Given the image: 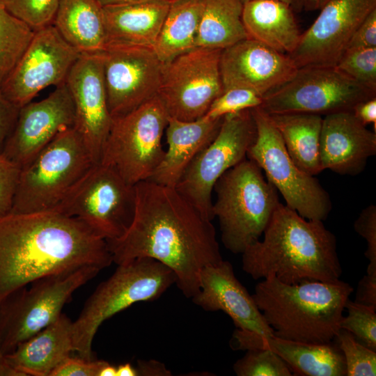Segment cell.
<instances>
[{"label":"cell","mask_w":376,"mask_h":376,"mask_svg":"<svg viewBox=\"0 0 376 376\" xmlns=\"http://www.w3.org/2000/svg\"><path fill=\"white\" fill-rule=\"evenodd\" d=\"M134 189L130 226L120 237L107 241L113 263L155 259L173 272L182 293L193 297L202 269L223 260L212 221L175 187L147 180Z\"/></svg>","instance_id":"6da1fadb"},{"label":"cell","mask_w":376,"mask_h":376,"mask_svg":"<svg viewBox=\"0 0 376 376\" xmlns=\"http://www.w3.org/2000/svg\"><path fill=\"white\" fill-rule=\"evenodd\" d=\"M112 263L107 241L77 218L56 210L0 217V305L42 277Z\"/></svg>","instance_id":"7a4b0ae2"},{"label":"cell","mask_w":376,"mask_h":376,"mask_svg":"<svg viewBox=\"0 0 376 376\" xmlns=\"http://www.w3.org/2000/svg\"><path fill=\"white\" fill-rule=\"evenodd\" d=\"M263 235L242 253V269L253 279L274 277L286 284L340 279L336 239L323 221L306 219L280 203Z\"/></svg>","instance_id":"3957f363"},{"label":"cell","mask_w":376,"mask_h":376,"mask_svg":"<svg viewBox=\"0 0 376 376\" xmlns=\"http://www.w3.org/2000/svg\"><path fill=\"white\" fill-rule=\"evenodd\" d=\"M353 288L340 279L286 284L272 277L255 286L252 297L273 331L288 340L334 341Z\"/></svg>","instance_id":"277c9868"},{"label":"cell","mask_w":376,"mask_h":376,"mask_svg":"<svg viewBox=\"0 0 376 376\" xmlns=\"http://www.w3.org/2000/svg\"><path fill=\"white\" fill-rule=\"evenodd\" d=\"M212 203L224 246L242 253L260 240L280 203L278 191L261 169L245 159L226 171L216 182Z\"/></svg>","instance_id":"5b68a950"},{"label":"cell","mask_w":376,"mask_h":376,"mask_svg":"<svg viewBox=\"0 0 376 376\" xmlns=\"http://www.w3.org/2000/svg\"><path fill=\"white\" fill-rule=\"evenodd\" d=\"M173 272L147 257L118 265L113 274L102 282L72 322L74 352L93 360L92 344L100 325L107 319L139 301L159 298L173 284Z\"/></svg>","instance_id":"8992f818"},{"label":"cell","mask_w":376,"mask_h":376,"mask_svg":"<svg viewBox=\"0 0 376 376\" xmlns=\"http://www.w3.org/2000/svg\"><path fill=\"white\" fill-rule=\"evenodd\" d=\"M93 164L77 131H62L21 168L10 212L54 210Z\"/></svg>","instance_id":"52a82bcc"},{"label":"cell","mask_w":376,"mask_h":376,"mask_svg":"<svg viewBox=\"0 0 376 376\" xmlns=\"http://www.w3.org/2000/svg\"><path fill=\"white\" fill-rule=\"evenodd\" d=\"M101 269L84 266L39 279L22 288L0 305V347L4 355L53 323L64 305L81 286Z\"/></svg>","instance_id":"ba28073f"},{"label":"cell","mask_w":376,"mask_h":376,"mask_svg":"<svg viewBox=\"0 0 376 376\" xmlns=\"http://www.w3.org/2000/svg\"><path fill=\"white\" fill-rule=\"evenodd\" d=\"M251 111L256 137L246 157L264 171L288 207L306 219L325 220L331 210L328 192L313 175L295 164L269 116L259 107Z\"/></svg>","instance_id":"9c48e42d"},{"label":"cell","mask_w":376,"mask_h":376,"mask_svg":"<svg viewBox=\"0 0 376 376\" xmlns=\"http://www.w3.org/2000/svg\"><path fill=\"white\" fill-rule=\"evenodd\" d=\"M169 118L155 96L113 118L100 162L113 167L132 185L149 180L164 156L162 139Z\"/></svg>","instance_id":"30bf717a"},{"label":"cell","mask_w":376,"mask_h":376,"mask_svg":"<svg viewBox=\"0 0 376 376\" xmlns=\"http://www.w3.org/2000/svg\"><path fill=\"white\" fill-rule=\"evenodd\" d=\"M135 189L111 166L94 164L54 210L77 218L106 241L122 236L134 213Z\"/></svg>","instance_id":"8fae6325"},{"label":"cell","mask_w":376,"mask_h":376,"mask_svg":"<svg viewBox=\"0 0 376 376\" xmlns=\"http://www.w3.org/2000/svg\"><path fill=\"white\" fill-rule=\"evenodd\" d=\"M376 97L372 91L336 67L298 68L293 77L263 97L259 107L268 114L307 113L324 116L352 111L359 102Z\"/></svg>","instance_id":"7c38bea8"},{"label":"cell","mask_w":376,"mask_h":376,"mask_svg":"<svg viewBox=\"0 0 376 376\" xmlns=\"http://www.w3.org/2000/svg\"><path fill=\"white\" fill-rule=\"evenodd\" d=\"M256 137L251 109L224 116L214 139L201 151L175 187L210 220L214 219L212 195L217 180L246 159Z\"/></svg>","instance_id":"4fadbf2b"},{"label":"cell","mask_w":376,"mask_h":376,"mask_svg":"<svg viewBox=\"0 0 376 376\" xmlns=\"http://www.w3.org/2000/svg\"><path fill=\"white\" fill-rule=\"evenodd\" d=\"M221 51L196 47L164 63L157 97L169 118L197 120L223 93Z\"/></svg>","instance_id":"5bb4252c"},{"label":"cell","mask_w":376,"mask_h":376,"mask_svg":"<svg viewBox=\"0 0 376 376\" xmlns=\"http://www.w3.org/2000/svg\"><path fill=\"white\" fill-rule=\"evenodd\" d=\"M80 54L53 24L36 31L0 89L11 102L20 108L31 102L44 88L65 84Z\"/></svg>","instance_id":"9a60e30c"},{"label":"cell","mask_w":376,"mask_h":376,"mask_svg":"<svg viewBox=\"0 0 376 376\" xmlns=\"http://www.w3.org/2000/svg\"><path fill=\"white\" fill-rule=\"evenodd\" d=\"M102 54L108 107L113 118L157 96L164 63L153 48L109 44Z\"/></svg>","instance_id":"2e32d148"},{"label":"cell","mask_w":376,"mask_h":376,"mask_svg":"<svg viewBox=\"0 0 376 376\" xmlns=\"http://www.w3.org/2000/svg\"><path fill=\"white\" fill-rule=\"evenodd\" d=\"M376 9V0H329L288 56L297 68L335 67L358 26Z\"/></svg>","instance_id":"e0dca14e"},{"label":"cell","mask_w":376,"mask_h":376,"mask_svg":"<svg viewBox=\"0 0 376 376\" xmlns=\"http://www.w3.org/2000/svg\"><path fill=\"white\" fill-rule=\"evenodd\" d=\"M65 84L75 107L74 129L93 162L99 163L113 122L107 102L102 52L81 54Z\"/></svg>","instance_id":"ac0fdd59"},{"label":"cell","mask_w":376,"mask_h":376,"mask_svg":"<svg viewBox=\"0 0 376 376\" xmlns=\"http://www.w3.org/2000/svg\"><path fill=\"white\" fill-rule=\"evenodd\" d=\"M75 120L73 101L65 83L45 99L19 108L2 155L22 168L60 132L74 128Z\"/></svg>","instance_id":"d6986e66"},{"label":"cell","mask_w":376,"mask_h":376,"mask_svg":"<svg viewBox=\"0 0 376 376\" xmlns=\"http://www.w3.org/2000/svg\"><path fill=\"white\" fill-rule=\"evenodd\" d=\"M219 67L224 91L246 88L263 97L290 79L298 69L288 54L249 38L223 49Z\"/></svg>","instance_id":"ffe728a7"},{"label":"cell","mask_w":376,"mask_h":376,"mask_svg":"<svg viewBox=\"0 0 376 376\" xmlns=\"http://www.w3.org/2000/svg\"><path fill=\"white\" fill-rule=\"evenodd\" d=\"M191 299L206 311L224 312L240 330L264 337L274 336L252 295L237 279L229 261L222 260L202 269L199 290Z\"/></svg>","instance_id":"44dd1931"},{"label":"cell","mask_w":376,"mask_h":376,"mask_svg":"<svg viewBox=\"0 0 376 376\" xmlns=\"http://www.w3.org/2000/svg\"><path fill=\"white\" fill-rule=\"evenodd\" d=\"M376 154V132L367 129L352 111L323 116L320 156L322 171L356 175Z\"/></svg>","instance_id":"7402d4cb"},{"label":"cell","mask_w":376,"mask_h":376,"mask_svg":"<svg viewBox=\"0 0 376 376\" xmlns=\"http://www.w3.org/2000/svg\"><path fill=\"white\" fill-rule=\"evenodd\" d=\"M234 350L269 349L288 365L292 375L301 376H346L343 354L336 341L310 343L264 337L235 329L230 341Z\"/></svg>","instance_id":"603a6c76"},{"label":"cell","mask_w":376,"mask_h":376,"mask_svg":"<svg viewBox=\"0 0 376 376\" xmlns=\"http://www.w3.org/2000/svg\"><path fill=\"white\" fill-rule=\"evenodd\" d=\"M222 118L203 116L183 121L169 118L165 130L168 149L149 180L175 187L192 160L214 139Z\"/></svg>","instance_id":"cb8c5ba5"},{"label":"cell","mask_w":376,"mask_h":376,"mask_svg":"<svg viewBox=\"0 0 376 376\" xmlns=\"http://www.w3.org/2000/svg\"><path fill=\"white\" fill-rule=\"evenodd\" d=\"M74 352L72 321L64 313L5 355L18 376H50Z\"/></svg>","instance_id":"d4e9b609"},{"label":"cell","mask_w":376,"mask_h":376,"mask_svg":"<svg viewBox=\"0 0 376 376\" xmlns=\"http://www.w3.org/2000/svg\"><path fill=\"white\" fill-rule=\"evenodd\" d=\"M169 4L170 0H141L103 6L107 45L153 48Z\"/></svg>","instance_id":"484cf974"},{"label":"cell","mask_w":376,"mask_h":376,"mask_svg":"<svg viewBox=\"0 0 376 376\" xmlns=\"http://www.w3.org/2000/svg\"><path fill=\"white\" fill-rule=\"evenodd\" d=\"M242 20L248 38L273 49L290 54L301 34L293 8L278 0H249L243 4Z\"/></svg>","instance_id":"4316f807"},{"label":"cell","mask_w":376,"mask_h":376,"mask_svg":"<svg viewBox=\"0 0 376 376\" xmlns=\"http://www.w3.org/2000/svg\"><path fill=\"white\" fill-rule=\"evenodd\" d=\"M53 25L80 54L106 47L102 6L96 0H59Z\"/></svg>","instance_id":"83f0119b"},{"label":"cell","mask_w":376,"mask_h":376,"mask_svg":"<svg viewBox=\"0 0 376 376\" xmlns=\"http://www.w3.org/2000/svg\"><path fill=\"white\" fill-rule=\"evenodd\" d=\"M268 115L295 164L311 175L322 172L320 140L323 116L307 113Z\"/></svg>","instance_id":"f1b7e54d"},{"label":"cell","mask_w":376,"mask_h":376,"mask_svg":"<svg viewBox=\"0 0 376 376\" xmlns=\"http://www.w3.org/2000/svg\"><path fill=\"white\" fill-rule=\"evenodd\" d=\"M204 0H170L169 8L153 49L166 63L195 48Z\"/></svg>","instance_id":"f546056e"},{"label":"cell","mask_w":376,"mask_h":376,"mask_svg":"<svg viewBox=\"0 0 376 376\" xmlns=\"http://www.w3.org/2000/svg\"><path fill=\"white\" fill-rule=\"evenodd\" d=\"M238 0H204L195 48L223 50L248 38Z\"/></svg>","instance_id":"4dcf8cb0"},{"label":"cell","mask_w":376,"mask_h":376,"mask_svg":"<svg viewBox=\"0 0 376 376\" xmlns=\"http://www.w3.org/2000/svg\"><path fill=\"white\" fill-rule=\"evenodd\" d=\"M34 31L0 3V87L11 73Z\"/></svg>","instance_id":"1f68e13d"},{"label":"cell","mask_w":376,"mask_h":376,"mask_svg":"<svg viewBox=\"0 0 376 376\" xmlns=\"http://www.w3.org/2000/svg\"><path fill=\"white\" fill-rule=\"evenodd\" d=\"M341 350L346 366V376H375L376 351L357 341L349 331L340 329L335 340Z\"/></svg>","instance_id":"d6a6232c"},{"label":"cell","mask_w":376,"mask_h":376,"mask_svg":"<svg viewBox=\"0 0 376 376\" xmlns=\"http://www.w3.org/2000/svg\"><path fill=\"white\" fill-rule=\"evenodd\" d=\"M237 376H291L285 362L269 349L246 350L245 355L233 365Z\"/></svg>","instance_id":"836d02e7"},{"label":"cell","mask_w":376,"mask_h":376,"mask_svg":"<svg viewBox=\"0 0 376 376\" xmlns=\"http://www.w3.org/2000/svg\"><path fill=\"white\" fill-rule=\"evenodd\" d=\"M335 67L359 84L376 91V47L347 49Z\"/></svg>","instance_id":"e575fe53"},{"label":"cell","mask_w":376,"mask_h":376,"mask_svg":"<svg viewBox=\"0 0 376 376\" xmlns=\"http://www.w3.org/2000/svg\"><path fill=\"white\" fill-rule=\"evenodd\" d=\"M340 328L351 333L362 345L376 351V309L348 299Z\"/></svg>","instance_id":"d590c367"},{"label":"cell","mask_w":376,"mask_h":376,"mask_svg":"<svg viewBox=\"0 0 376 376\" xmlns=\"http://www.w3.org/2000/svg\"><path fill=\"white\" fill-rule=\"evenodd\" d=\"M59 0H0L13 15L33 31L53 24Z\"/></svg>","instance_id":"8d00e7d4"},{"label":"cell","mask_w":376,"mask_h":376,"mask_svg":"<svg viewBox=\"0 0 376 376\" xmlns=\"http://www.w3.org/2000/svg\"><path fill=\"white\" fill-rule=\"evenodd\" d=\"M263 97L255 91L242 87L226 89L212 102L204 115L210 118H221L224 116L260 107Z\"/></svg>","instance_id":"74e56055"},{"label":"cell","mask_w":376,"mask_h":376,"mask_svg":"<svg viewBox=\"0 0 376 376\" xmlns=\"http://www.w3.org/2000/svg\"><path fill=\"white\" fill-rule=\"evenodd\" d=\"M355 231L366 242L365 256L369 260L367 273L376 272V206L370 205L359 214L354 224Z\"/></svg>","instance_id":"f35d334b"},{"label":"cell","mask_w":376,"mask_h":376,"mask_svg":"<svg viewBox=\"0 0 376 376\" xmlns=\"http://www.w3.org/2000/svg\"><path fill=\"white\" fill-rule=\"evenodd\" d=\"M21 167L0 154V217L10 212Z\"/></svg>","instance_id":"ab89813d"},{"label":"cell","mask_w":376,"mask_h":376,"mask_svg":"<svg viewBox=\"0 0 376 376\" xmlns=\"http://www.w3.org/2000/svg\"><path fill=\"white\" fill-rule=\"evenodd\" d=\"M107 361L87 360L82 357H68L50 376H98L101 368Z\"/></svg>","instance_id":"60d3db41"},{"label":"cell","mask_w":376,"mask_h":376,"mask_svg":"<svg viewBox=\"0 0 376 376\" xmlns=\"http://www.w3.org/2000/svg\"><path fill=\"white\" fill-rule=\"evenodd\" d=\"M370 47H376V9L358 26L350 40L347 49Z\"/></svg>","instance_id":"b9f144b4"},{"label":"cell","mask_w":376,"mask_h":376,"mask_svg":"<svg viewBox=\"0 0 376 376\" xmlns=\"http://www.w3.org/2000/svg\"><path fill=\"white\" fill-rule=\"evenodd\" d=\"M19 108L11 102L0 89V154L15 125Z\"/></svg>","instance_id":"7bdbcfd3"},{"label":"cell","mask_w":376,"mask_h":376,"mask_svg":"<svg viewBox=\"0 0 376 376\" xmlns=\"http://www.w3.org/2000/svg\"><path fill=\"white\" fill-rule=\"evenodd\" d=\"M354 301L376 309V272L367 273L361 279Z\"/></svg>","instance_id":"ee69618b"},{"label":"cell","mask_w":376,"mask_h":376,"mask_svg":"<svg viewBox=\"0 0 376 376\" xmlns=\"http://www.w3.org/2000/svg\"><path fill=\"white\" fill-rule=\"evenodd\" d=\"M352 111L364 125L373 124L374 132H376V97L359 102Z\"/></svg>","instance_id":"f6af8a7d"},{"label":"cell","mask_w":376,"mask_h":376,"mask_svg":"<svg viewBox=\"0 0 376 376\" xmlns=\"http://www.w3.org/2000/svg\"><path fill=\"white\" fill-rule=\"evenodd\" d=\"M136 371L138 375L143 376H170L171 373L165 365L155 360L139 361Z\"/></svg>","instance_id":"bcb514c9"},{"label":"cell","mask_w":376,"mask_h":376,"mask_svg":"<svg viewBox=\"0 0 376 376\" xmlns=\"http://www.w3.org/2000/svg\"><path fill=\"white\" fill-rule=\"evenodd\" d=\"M329 0H300L301 8L306 10H320Z\"/></svg>","instance_id":"7dc6e473"},{"label":"cell","mask_w":376,"mask_h":376,"mask_svg":"<svg viewBox=\"0 0 376 376\" xmlns=\"http://www.w3.org/2000/svg\"><path fill=\"white\" fill-rule=\"evenodd\" d=\"M138 375L136 369L133 368L130 363H125L116 367V376H136Z\"/></svg>","instance_id":"c3c4849f"},{"label":"cell","mask_w":376,"mask_h":376,"mask_svg":"<svg viewBox=\"0 0 376 376\" xmlns=\"http://www.w3.org/2000/svg\"><path fill=\"white\" fill-rule=\"evenodd\" d=\"M0 376H18L17 373L13 370L6 363L5 355L3 354L0 347Z\"/></svg>","instance_id":"681fc988"},{"label":"cell","mask_w":376,"mask_h":376,"mask_svg":"<svg viewBox=\"0 0 376 376\" xmlns=\"http://www.w3.org/2000/svg\"><path fill=\"white\" fill-rule=\"evenodd\" d=\"M98 376H116V367L107 362L100 370Z\"/></svg>","instance_id":"f907efd6"},{"label":"cell","mask_w":376,"mask_h":376,"mask_svg":"<svg viewBox=\"0 0 376 376\" xmlns=\"http://www.w3.org/2000/svg\"><path fill=\"white\" fill-rule=\"evenodd\" d=\"M102 7L109 5L125 3L141 0H96Z\"/></svg>","instance_id":"816d5d0a"},{"label":"cell","mask_w":376,"mask_h":376,"mask_svg":"<svg viewBox=\"0 0 376 376\" xmlns=\"http://www.w3.org/2000/svg\"><path fill=\"white\" fill-rule=\"evenodd\" d=\"M282 2H284L288 5H290L292 8H301L300 6V0H278Z\"/></svg>","instance_id":"f5cc1de1"},{"label":"cell","mask_w":376,"mask_h":376,"mask_svg":"<svg viewBox=\"0 0 376 376\" xmlns=\"http://www.w3.org/2000/svg\"><path fill=\"white\" fill-rule=\"evenodd\" d=\"M238 1H240L241 3L244 4L245 2H246L249 0H238Z\"/></svg>","instance_id":"db71d44e"}]
</instances>
